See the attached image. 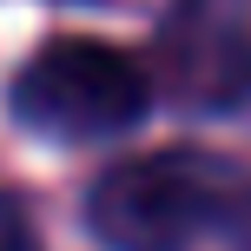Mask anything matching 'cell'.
<instances>
[{"label": "cell", "instance_id": "cell-1", "mask_svg": "<svg viewBox=\"0 0 251 251\" xmlns=\"http://www.w3.org/2000/svg\"><path fill=\"white\" fill-rule=\"evenodd\" d=\"M251 172L212 146H159L106 165L86 192V231L106 251H192L231 231Z\"/></svg>", "mask_w": 251, "mask_h": 251}, {"label": "cell", "instance_id": "cell-3", "mask_svg": "<svg viewBox=\"0 0 251 251\" xmlns=\"http://www.w3.org/2000/svg\"><path fill=\"white\" fill-rule=\"evenodd\" d=\"M165 86L185 113H231L251 100V0H172L159 20Z\"/></svg>", "mask_w": 251, "mask_h": 251}, {"label": "cell", "instance_id": "cell-4", "mask_svg": "<svg viewBox=\"0 0 251 251\" xmlns=\"http://www.w3.org/2000/svg\"><path fill=\"white\" fill-rule=\"evenodd\" d=\"M0 251H40V238H33V218L20 212V205L0 192Z\"/></svg>", "mask_w": 251, "mask_h": 251}, {"label": "cell", "instance_id": "cell-2", "mask_svg": "<svg viewBox=\"0 0 251 251\" xmlns=\"http://www.w3.org/2000/svg\"><path fill=\"white\" fill-rule=\"evenodd\" d=\"M7 113L40 139H113L152 113V73L106 40H47L13 73Z\"/></svg>", "mask_w": 251, "mask_h": 251}, {"label": "cell", "instance_id": "cell-5", "mask_svg": "<svg viewBox=\"0 0 251 251\" xmlns=\"http://www.w3.org/2000/svg\"><path fill=\"white\" fill-rule=\"evenodd\" d=\"M231 238H238V251H251V199H245V212L231 218Z\"/></svg>", "mask_w": 251, "mask_h": 251}]
</instances>
